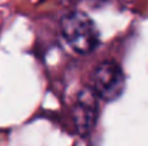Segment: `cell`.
Listing matches in <instances>:
<instances>
[{
    "label": "cell",
    "mask_w": 148,
    "mask_h": 146,
    "mask_svg": "<svg viewBox=\"0 0 148 146\" xmlns=\"http://www.w3.org/2000/svg\"><path fill=\"white\" fill-rule=\"evenodd\" d=\"M60 33L69 48L78 54H89L99 46L101 37L94 20L81 10L65 14L60 20Z\"/></svg>",
    "instance_id": "cell-1"
},
{
    "label": "cell",
    "mask_w": 148,
    "mask_h": 146,
    "mask_svg": "<svg viewBox=\"0 0 148 146\" xmlns=\"http://www.w3.org/2000/svg\"><path fill=\"white\" fill-rule=\"evenodd\" d=\"M92 88L101 100L114 102L124 93L125 75L115 60H103L92 73Z\"/></svg>",
    "instance_id": "cell-2"
},
{
    "label": "cell",
    "mask_w": 148,
    "mask_h": 146,
    "mask_svg": "<svg viewBox=\"0 0 148 146\" xmlns=\"http://www.w3.org/2000/svg\"><path fill=\"white\" fill-rule=\"evenodd\" d=\"M99 96L94 88H84L79 90L72 107V119L78 133L85 138L97 125L99 115Z\"/></svg>",
    "instance_id": "cell-3"
}]
</instances>
